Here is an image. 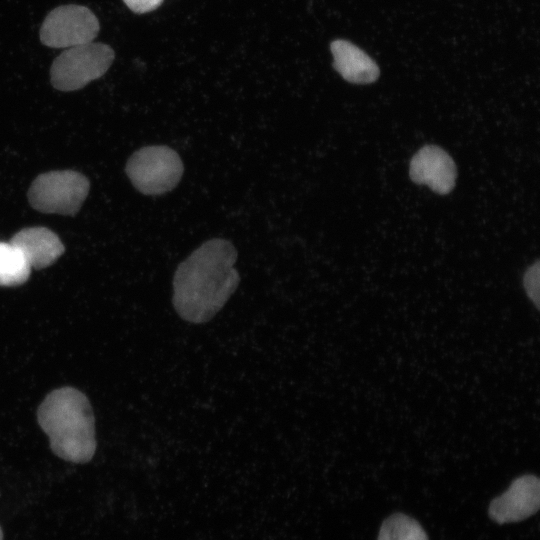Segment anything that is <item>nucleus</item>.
<instances>
[{"label":"nucleus","instance_id":"obj_1","mask_svg":"<svg viewBox=\"0 0 540 540\" xmlns=\"http://www.w3.org/2000/svg\"><path fill=\"white\" fill-rule=\"evenodd\" d=\"M236 260L237 251L229 240L213 238L178 265L172 304L181 319L204 324L215 317L240 283Z\"/></svg>","mask_w":540,"mask_h":540},{"label":"nucleus","instance_id":"obj_2","mask_svg":"<svg viewBox=\"0 0 540 540\" xmlns=\"http://www.w3.org/2000/svg\"><path fill=\"white\" fill-rule=\"evenodd\" d=\"M52 451L60 458L88 462L96 450L94 416L87 397L72 387L50 392L37 411Z\"/></svg>","mask_w":540,"mask_h":540},{"label":"nucleus","instance_id":"obj_3","mask_svg":"<svg viewBox=\"0 0 540 540\" xmlns=\"http://www.w3.org/2000/svg\"><path fill=\"white\" fill-rule=\"evenodd\" d=\"M184 171L178 153L168 146H146L131 155L126 173L133 186L145 195H161L174 189Z\"/></svg>","mask_w":540,"mask_h":540},{"label":"nucleus","instance_id":"obj_4","mask_svg":"<svg viewBox=\"0 0 540 540\" xmlns=\"http://www.w3.org/2000/svg\"><path fill=\"white\" fill-rule=\"evenodd\" d=\"M113 49L89 42L64 50L50 68L51 84L60 91H74L104 75L114 60Z\"/></svg>","mask_w":540,"mask_h":540},{"label":"nucleus","instance_id":"obj_5","mask_svg":"<svg viewBox=\"0 0 540 540\" xmlns=\"http://www.w3.org/2000/svg\"><path fill=\"white\" fill-rule=\"evenodd\" d=\"M89 191V181L81 173L64 170L39 175L32 183L30 204L43 213L75 214Z\"/></svg>","mask_w":540,"mask_h":540},{"label":"nucleus","instance_id":"obj_6","mask_svg":"<svg viewBox=\"0 0 540 540\" xmlns=\"http://www.w3.org/2000/svg\"><path fill=\"white\" fill-rule=\"evenodd\" d=\"M100 29L94 13L81 5H62L48 13L40 28L41 42L52 48H70L92 42Z\"/></svg>","mask_w":540,"mask_h":540},{"label":"nucleus","instance_id":"obj_7","mask_svg":"<svg viewBox=\"0 0 540 540\" xmlns=\"http://www.w3.org/2000/svg\"><path fill=\"white\" fill-rule=\"evenodd\" d=\"M540 506V481L535 475H522L511 483L488 509L489 517L498 524L514 523L534 515Z\"/></svg>","mask_w":540,"mask_h":540},{"label":"nucleus","instance_id":"obj_8","mask_svg":"<svg viewBox=\"0 0 540 540\" xmlns=\"http://www.w3.org/2000/svg\"><path fill=\"white\" fill-rule=\"evenodd\" d=\"M409 174L415 183L428 185L438 194H448L454 188L457 172L447 152L426 145L412 157Z\"/></svg>","mask_w":540,"mask_h":540},{"label":"nucleus","instance_id":"obj_9","mask_svg":"<svg viewBox=\"0 0 540 540\" xmlns=\"http://www.w3.org/2000/svg\"><path fill=\"white\" fill-rule=\"evenodd\" d=\"M25 256L31 267L42 269L55 262L64 252L59 237L44 227L25 228L10 241Z\"/></svg>","mask_w":540,"mask_h":540},{"label":"nucleus","instance_id":"obj_10","mask_svg":"<svg viewBox=\"0 0 540 540\" xmlns=\"http://www.w3.org/2000/svg\"><path fill=\"white\" fill-rule=\"evenodd\" d=\"M333 66L348 82L369 84L377 80L379 68L375 61L359 47L346 40L331 43Z\"/></svg>","mask_w":540,"mask_h":540},{"label":"nucleus","instance_id":"obj_11","mask_svg":"<svg viewBox=\"0 0 540 540\" xmlns=\"http://www.w3.org/2000/svg\"><path fill=\"white\" fill-rule=\"evenodd\" d=\"M31 266L11 242H0V286H17L30 275Z\"/></svg>","mask_w":540,"mask_h":540},{"label":"nucleus","instance_id":"obj_12","mask_svg":"<svg viewBox=\"0 0 540 540\" xmlns=\"http://www.w3.org/2000/svg\"><path fill=\"white\" fill-rule=\"evenodd\" d=\"M377 540H428V537L415 519L403 513H395L384 520Z\"/></svg>","mask_w":540,"mask_h":540},{"label":"nucleus","instance_id":"obj_13","mask_svg":"<svg viewBox=\"0 0 540 540\" xmlns=\"http://www.w3.org/2000/svg\"><path fill=\"white\" fill-rule=\"evenodd\" d=\"M540 264L537 261L534 265L530 266L523 277V285L529 298L534 302L537 308H539V283H540Z\"/></svg>","mask_w":540,"mask_h":540},{"label":"nucleus","instance_id":"obj_14","mask_svg":"<svg viewBox=\"0 0 540 540\" xmlns=\"http://www.w3.org/2000/svg\"><path fill=\"white\" fill-rule=\"evenodd\" d=\"M135 13H146L157 8L163 0H123Z\"/></svg>","mask_w":540,"mask_h":540},{"label":"nucleus","instance_id":"obj_15","mask_svg":"<svg viewBox=\"0 0 540 540\" xmlns=\"http://www.w3.org/2000/svg\"><path fill=\"white\" fill-rule=\"evenodd\" d=\"M3 538V534H2V531H1V528H0V540H2Z\"/></svg>","mask_w":540,"mask_h":540}]
</instances>
